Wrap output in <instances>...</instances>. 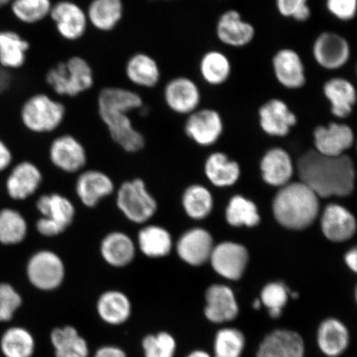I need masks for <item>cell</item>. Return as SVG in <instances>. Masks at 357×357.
Segmentation results:
<instances>
[{
    "mask_svg": "<svg viewBox=\"0 0 357 357\" xmlns=\"http://www.w3.org/2000/svg\"><path fill=\"white\" fill-rule=\"evenodd\" d=\"M144 104L142 93L131 87L105 86L97 93L98 117L111 140L126 153H138L146 146V137L135 126L132 116Z\"/></svg>",
    "mask_w": 357,
    "mask_h": 357,
    "instance_id": "cell-1",
    "label": "cell"
},
{
    "mask_svg": "<svg viewBox=\"0 0 357 357\" xmlns=\"http://www.w3.org/2000/svg\"><path fill=\"white\" fill-rule=\"evenodd\" d=\"M301 182L318 196L349 195L354 190L355 168L347 155L328 156L307 151L298 163Z\"/></svg>",
    "mask_w": 357,
    "mask_h": 357,
    "instance_id": "cell-2",
    "label": "cell"
},
{
    "mask_svg": "<svg viewBox=\"0 0 357 357\" xmlns=\"http://www.w3.org/2000/svg\"><path fill=\"white\" fill-rule=\"evenodd\" d=\"M44 84L57 99L74 100L95 88V71L86 58L73 55L49 67Z\"/></svg>",
    "mask_w": 357,
    "mask_h": 357,
    "instance_id": "cell-3",
    "label": "cell"
},
{
    "mask_svg": "<svg viewBox=\"0 0 357 357\" xmlns=\"http://www.w3.org/2000/svg\"><path fill=\"white\" fill-rule=\"evenodd\" d=\"M318 196L302 182L285 185L275 196L276 220L289 229H303L316 220L319 211Z\"/></svg>",
    "mask_w": 357,
    "mask_h": 357,
    "instance_id": "cell-4",
    "label": "cell"
},
{
    "mask_svg": "<svg viewBox=\"0 0 357 357\" xmlns=\"http://www.w3.org/2000/svg\"><path fill=\"white\" fill-rule=\"evenodd\" d=\"M20 113L22 124L29 132L49 134L63 126L67 108L63 100L47 92L39 91L26 98Z\"/></svg>",
    "mask_w": 357,
    "mask_h": 357,
    "instance_id": "cell-5",
    "label": "cell"
},
{
    "mask_svg": "<svg viewBox=\"0 0 357 357\" xmlns=\"http://www.w3.org/2000/svg\"><path fill=\"white\" fill-rule=\"evenodd\" d=\"M160 100L169 113L187 117L201 108L203 95L199 84L185 75L168 78L160 86Z\"/></svg>",
    "mask_w": 357,
    "mask_h": 357,
    "instance_id": "cell-6",
    "label": "cell"
},
{
    "mask_svg": "<svg viewBox=\"0 0 357 357\" xmlns=\"http://www.w3.org/2000/svg\"><path fill=\"white\" fill-rule=\"evenodd\" d=\"M48 20L58 38L68 43L82 41L89 30L86 8L74 0H56Z\"/></svg>",
    "mask_w": 357,
    "mask_h": 357,
    "instance_id": "cell-7",
    "label": "cell"
},
{
    "mask_svg": "<svg viewBox=\"0 0 357 357\" xmlns=\"http://www.w3.org/2000/svg\"><path fill=\"white\" fill-rule=\"evenodd\" d=\"M116 203L129 221L138 225L150 220L158 211V203L141 178L124 182L118 191Z\"/></svg>",
    "mask_w": 357,
    "mask_h": 357,
    "instance_id": "cell-8",
    "label": "cell"
},
{
    "mask_svg": "<svg viewBox=\"0 0 357 357\" xmlns=\"http://www.w3.org/2000/svg\"><path fill=\"white\" fill-rule=\"evenodd\" d=\"M311 52L317 66L328 71L345 68L352 54L349 41L333 31H324L317 36L312 43Z\"/></svg>",
    "mask_w": 357,
    "mask_h": 357,
    "instance_id": "cell-9",
    "label": "cell"
},
{
    "mask_svg": "<svg viewBox=\"0 0 357 357\" xmlns=\"http://www.w3.org/2000/svg\"><path fill=\"white\" fill-rule=\"evenodd\" d=\"M123 75L128 86L139 91H154L163 82L162 70L158 61L142 51L133 52L127 58Z\"/></svg>",
    "mask_w": 357,
    "mask_h": 357,
    "instance_id": "cell-10",
    "label": "cell"
},
{
    "mask_svg": "<svg viewBox=\"0 0 357 357\" xmlns=\"http://www.w3.org/2000/svg\"><path fill=\"white\" fill-rule=\"evenodd\" d=\"M26 275L35 288L50 291L60 287L63 282L66 275L64 262L54 252L43 250L29 259Z\"/></svg>",
    "mask_w": 357,
    "mask_h": 357,
    "instance_id": "cell-11",
    "label": "cell"
},
{
    "mask_svg": "<svg viewBox=\"0 0 357 357\" xmlns=\"http://www.w3.org/2000/svg\"><path fill=\"white\" fill-rule=\"evenodd\" d=\"M274 77L281 87L298 91L305 87L307 77L305 61L301 53L291 47H282L271 58Z\"/></svg>",
    "mask_w": 357,
    "mask_h": 357,
    "instance_id": "cell-12",
    "label": "cell"
},
{
    "mask_svg": "<svg viewBox=\"0 0 357 357\" xmlns=\"http://www.w3.org/2000/svg\"><path fill=\"white\" fill-rule=\"evenodd\" d=\"M258 122L267 135L287 136L298 123V117L288 102L280 98H271L259 107Z\"/></svg>",
    "mask_w": 357,
    "mask_h": 357,
    "instance_id": "cell-13",
    "label": "cell"
},
{
    "mask_svg": "<svg viewBox=\"0 0 357 357\" xmlns=\"http://www.w3.org/2000/svg\"><path fill=\"white\" fill-rule=\"evenodd\" d=\"M223 129L225 123L220 112L209 107H201L187 116L184 124L186 136L204 146L215 144L220 139Z\"/></svg>",
    "mask_w": 357,
    "mask_h": 357,
    "instance_id": "cell-14",
    "label": "cell"
},
{
    "mask_svg": "<svg viewBox=\"0 0 357 357\" xmlns=\"http://www.w3.org/2000/svg\"><path fill=\"white\" fill-rule=\"evenodd\" d=\"M216 37L222 45L231 48L249 46L256 38L257 30L251 22L243 19L238 10L222 12L216 22Z\"/></svg>",
    "mask_w": 357,
    "mask_h": 357,
    "instance_id": "cell-15",
    "label": "cell"
},
{
    "mask_svg": "<svg viewBox=\"0 0 357 357\" xmlns=\"http://www.w3.org/2000/svg\"><path fill=\"white\" fill-rule=\"evenodd\" d=\"M49 158L54 166L68 173L79 171L87 162L86 147L70 133L61 134L52 141Z\"/></svg>",
    "mask_w": 357,
    "mask_h": 357,
    "instance_id": "cell-16",
    "label": "cell"
},
{
    "mask_svg": "<svg viewBox=\"0 0 357 357\" xmlns=\"http://www.w3.org/2000/svg\"><path fill=\"white\" fill-rule=\"evenodd\" d=\"M355 141L354 132L349 125L342 122H331L319 125L314 131L315 151L328 156L345 154Z\"/></svg>",
    "mask_w": 357,
    "mask_h": 357,
    "instance_id": "cell-17",
    "label": "cell"
},
{
    "mask_svg": "<svg viewBox=\"0 0 357 357\" xmlns=\"http://www.w3.org/2000/svg\"><path fill=\"white\" fill-rule=\"evenodd\" d=\"M322 93L334 118L346 119L354 113L357 91L351 79L339 75L329 78L323 84Z\"/></svg>",
    "mask_w": 357,
    "mask_h": 357,
    "instance_id": "cell-18",
    "label": "cell"
},
{
    "mask_svg": "<svg viewBox=\"0 0 357 357\" xmlns=\"http://www.w3.org/2000/svg\"><path fill=\"white\" fill-rule=\"evenodd\" d=\"M84 8L89 29L101 34L114 32L124 19L123 0H89Z\"/></svg>",
    "mask_w": 357,
    "mask_h": 357,
    "instance_id": "cell-19",
    "label": "cell"
},
{
    "mask_svg": "<svg viewBox=\"0 0 357 357\" xmlns=\"http://www.w3.org/2000/svg\"><path fill=\"white\" fill-rule=\"evenodd\" d=\"M211 259L218 274L229 280H238L247 266L248 253L243 245L223 243L213 248Z\"/></svg>",
    "mask_w": 357,
    "mask_h": 357,
    "instance_id": "cell-20",
    "label": "cell"
},
{
    "mask_svg": "<svg viewBox=\"0 0 357 357\" xmlns=\"http://www.w3.org/2000/svg\"><path fill=\"white\" fill-rule=\"evenodd\" d=\"M305 342L300 334L278 329L263 339L257 357H305Z\"/></svg>",
    "mask_w": 357,
    "mask_h": 357,
    "instance_id": "cell-21",
    "label": "cell"
},
{
    "mask_svg": "<svg viewBox=\"0 0 357 357\" xmlns=\"http://www.w3.org/2000/svg\"><path fill=\"white\" fill-rule=\"evenodd\" d=\"M205 298L207 306L204 314L211 323L230 322L238 315V305L233 290L225 285H212L207 290Z\"/></svg>",
    "mask_w": 357,
    "mask_h": 357,
    "instance_id": "cell-22",
    "label": "cell"
},
{
    "mask_svg": "<svg viewBox=\"0 0 357 357\" xmlns=\"http://www.w3.org/2000/svg\"><path fill=\"white\" fill-rule=\"evenodd\" d=\"M213 238L207 231L196 229L183 234L176 245V252L183 261L192 266H201L211 257Z\"/></svg>",
    "mask_w": 357,
    "mask_h": 357,
    "instance_id": "cell-23",
    "label": "cell"
},
{
    "mask_svg": "<svg viewBox=\"0 0 357 357\" xmlns=\"http://www.w3.org/2000/svg\"><path fill=\"white\" fill-rule=\"evenodd\" d=\"M32 44L13 30L0 31V66L8 70L22 68L29 60Z\"/></svg>",
    "mask_w": 357,
    "mask_h": 357,
    "instance_id": "cell-24",
    "label": "cell"
},
{
    "mask_svg": "<svg viewBox=\"0 0 357 357\" xmlns=\"http://www.w3.org/2000/svg\"><path fill=\"white\" fill-rule=\"evenodd\" d=\"M114 184L105 173L89 169L80 175L75 185V191L84 206L96 207L102 199L113 193Z\"/></svg>",
    "mask_w": 357,
    "mask_h": 357,
    "instance_id": "cell-25",
    "label": "cell"
},
{
    "mask_svg": "<svg viewBox=\"0 0 357 357\" xmlns=\"http://www.w3.org/2000/svg\"><path fill=\"white\" fill-rule=\"evenodd\" d=\"M198 70L204 83L211 87H220L230 79L233 64L225 52L211 49L201 56Z\"/></svg>",
    "mask_w": 357,
    "mask_h": 357,
    "instance_id": "cell-26",
    "label": "cell"
},
{
    "mask_svg": "<svg viewBox=\"0 0 357 357\" xmlns=\"http://www.w3.org/2000/svg\"><path fill=\"white\" fill-rule=\"evenodd\" d=\"M42 181V172L36 165L29 162H21L13 169L8 177V194L13 199H26L38 190Z\"/></svg>",
    "mask_w": 357,
    "mask_h": 357,
    "instance_id": "cell-27",
    "label": "cell"
},
{
    "mask_svg": "<svg viewBox=\"0 0 357 357\" xmlns=\"http://www.w3.org/2000/svg\"><path fill=\"white\" fill-rule=\"evenodd\" d=\"M321 226L326 238L338 243L352 238L356 229L354 216L337 204H330L326 208Z\"/></svg>",
    "mask_w": 357,
    "mask_h": 357,
    "instance_id": "cell-28",
    "label": "cell"
},
{
    "mask_svg": "<svg viewBox=\"0 0 357 357\" xmlns=\"http://www.w3.org/2000/svg\"><path fill=\"white\" fill-rule=\"evenodd\" d=\"M100 253L111 266L121 268L130 264L136 256V245L123 231H112L102 240Z\"/></svg>",
    "mask_w": 357,
    "mask_h": 357,
    "instance_id": "cell-29",
    "label": "cell"
},
{
    "mask_svg": "<svg viewBox=\"0 0 357 357\" xmlns=\"http://www.w3.org/2000/svg\"><path fill=\"white\" fill-rule=\"evenodd\" d=\"M317 342L325 356L337 357L349 346V331L341 321L336 319H326L319 325Z\"/></svg>",
    "mask_w": 357,
    "mask_h": 357,
    "instance_id": "cell-30",
    "label": "cell"
},
{
    "mask_svg": "<svg viewBox=\"0 0 357 357\" xmlns=\"http://www.w3.org/2000/svg\"><path fill=\"white\" fill-rule=\"evenodd\" d=\"M96 309L105 323L121 325L130 318L132 303L124 293L119 290H109L101 294L97 301Z\"/></svg>",
    "mask_w": 357,
    "mask_h": 357,
    "instance_id": "cell-31",
    "label": "cell"
},
{
    "mask_svg": "<svg viewBox=\"0 0 357 357\" xmlns=\"http://www.w3.org/2000/svg\"><path fill=\"white\" fill-rule=\"evenodd\" d=\"M37 208L42 218L54 223L65 231L73 222L75 208L71 201L59 194L44 195L37 202Z\"/></svg>",
    "mask_w": 357,
    "mask_h": 357,
    "instance_id": "cell-32",
    "label": "cell"
},
{
    "mask_svg": "<svg viewBox=\"0 0 357 357\" xmlns=\"http://www.w3.org/2000/svg\"><path fill=\"white\" fill-rule=\"evenodd\" d=\"M264 181L271 185H285L293 175V165L289 154L275 147L268 151L261 164Z\"/></svg>",
    "mask_w": 357,
    "mask_h": 357,
    "instance_id": "cell-33",
    "label": "cell"
},
{
    "mask_svg": "<svg viewBox=\"0 0 357 357\" xmlns=\"http://www.w3.org/2000/svg\"><path fill=\"white\" fill-rule=\"evenodd\" d=\"M50 338L56 357H88L89 355L86 339L71 326L55 328Z\"/></svg>",
    "mask_w": 357,
    "mask_h": 357,
    "instance_id": "cell-34",
    "label": "cell"
},
{
    "mask_svg": "<svg viewBox=\"0 0 357 357\" xmlns=\"http://www.w3.org/2000/svg\"><path fill=\"white\" fill-rule=\"evenodd\" d=\"M137 244L144 255L160 258L168 255L172 248V238L162 227L149 225L142 227L137 235Z\"/></svg>",
    "mask_w": 357,
    "mask_h": 357,
    "instance_id": "cell-35",
    "label": "cell"
},
{
    "mask_svg": "<svg viewBox=\"0 0 357 357\" xmlns=\"http://www.w3.org/2000/svg\"><path fill=\"white\" fill-rule=\"evenodd\" d=\"M35 347L33 334L19 326L7 328L0 337V351L4 357H32Z\"/></svg>",
    "mask_w": 357,
    "mask_h": 357,
    "instance_id": "cell-36",
    "label": "cell"
},
{
    "mask_svg": "<svg viewBox=\"0 0 357 357\" xmlns=\"http://www.w3.org/2000/svg\"><path fill=\"white\" fill-rule=\"evenodd\" d=\"M53 3V0H13L10 6L17 21L33 26L48 20Z\"/></svg>",
    "mask_w": 357,
    "mask_h": 357,
    "instance_id": "cell-37",
    "label": "cell"
},
{
    "mask_svg": "<svg viewBox=\"0 0 357 357\" xmlns=\"http://www.w3.org/2000/svg\"><path fill=\"white\" fill-rule=\"evenodd\" d=\"M207 176L216 186H229L238 181L239 166L227 158L225 154L216 153L209 156L206 167Z\"/></svg>",
    "mask_w": 357,
    "mask_h": 357,
    "instance_id": "cell-38",
    "label": "cell"
},
{
    "mask_svg": "<svg viewBox=\"0 0 357 357\" xmlns=\"http://www.w3.org/2000/svg\"><path fill=\"white\" fill-rule=\"evenodd\" d=\"M28 234V223L20 212L12 208L0 211V243L16 245Z\"/></svg>",
    "mask_w": 357,
    "mask_h": 357,
    "instance_id": "cell-39",
    "label": "cell"
},
{
    "mask_svg": "<svg viewBox=\"0 0 357 357\" xmlns=\"http://www.w3.org/2000/svg\"><path fill=\"white\" fill-rule=\"evenodd\" d=\"M245 342L244 335L238 329L218 330L213 342L214 357H241Z\"/></svg>",
    "mask_w": 357,
    "mask_h": 357,
    "instance_id": "cell-40",
    "label": "cell"
},
{
    "mask_svg": "<svg viewBox=\"0 0 357 357\" xmlns=\"http://www.w3.org/2000/svg\"><path fill=\"white\" fill-rule=\"evenodd\" d=\"M226 217L227 222L236 227H254L260 222L256 205L242 196H235L231 199Z\"/></svg>",
    "mask_w": 357,
    "mask_h": 357,
    "instance_id": "cell-41",
    "label": "cell"
},
{
    "mask_svg": "<svg viewBox=\"0 0 357 357\" xmlns=\"http://www.w3.org/2000/svg\"><path fill=\"white\" fill-rule=\"evenodd\" d=\"M183 206L190 218L201 220L206 217L212 211V196L202 186H190L183 195Z\"/></svg>",
    "mask_w": 357,
    "mask_h": 357,
    "instance_id": "cell-42",
    "label": "cell"
},
{
    "mask_svg": "<svg viewBox=\"0 0 357 357\" xmlns=\"http://www.w3.org/2000/svg\"><path fill=\"white\" fill-rule=\"evenodd\" d=\"M145 357H174L176 342L172 335L167 332L147 335L142 342Z\"/></svg>",
    "mask_w": 357,
    "mask_h": 357,
    "instance_id": "cell-43",
    "label": "cell"
},
{
    "mask_svg": "<svg viewBox=\"0 0 357 357\" xmlns=\"http://www.w3.org/2000/svg\"><path fill=\"white\" fill-rule=\"evenodd\" d=\"M275 8L284 19L305 22L312 17L309 0H275Z\"/></svg>",
    "mask_w": 357,
    "mask_h": 357,
    "instance_id": "cell-44",
    "label": "cell"
},
{
    "mask_svg": "<svg viewBox=\"0 0 357 357\" xmlns=\"http://www.w3.org/2000/svg\"><path fill=\"white\" fill-rule=\"evenodd\" d=\"M22 303V296L15 287L0 283V323L10 322Z\"/></svg>",
    "mask_w": 357,
    "mask_h": 357,
    "instance_id": "cell-45",
    "label": "cell"
},
{
    "mask_svg": "<svg viewBox=\"0 0 357 357\" xmlns=\"http://www.w3.org/2000/svg\"><path fill=\"white\" fill-rule=\"evenodd\" d=\"M289 290L284 284L271 283L263 289L261 302L268 310H282L287 305Z\"/></svg>",
    "mask_w": 357,
    "mask_h": 357,
    "instance_id": "cell-46",
    "label": "cell"
},
{
    "mask_svg": "<svg viewBox=\"0 0 357 357\" xmlns=\"http://www.w3.org/2000/svg\"><path fill=\"white\" fill-rule=\"evenodd\" d=\"M326 10L333 19L348 22L355 20L357 13V0H326Z\"/></svg>",
    "mask_w": 357,
    "mask_h": 357,
    "instance_id": "cell-47",
    "label": "cell"
},
{
    "mask_svg": "<svg viewBox=\"0 0 357 357\" xmlns=\"http://www.w3.org/2000/svg\"><path fill=\"white\" fill-rule=\"evenodd\" d=\"M93 357H127V355L120 347L104 346L96 351Z\"/></svg>",
    "mask_w": 357,
    "mask_h": 357,
    "instance_id": "cell-48",
    "label": "cell"
},
{
    "mask_svg": "<svg viewBox=\"0 0 357 357\" xmlns=\"http://www.w3.org/2000/svg\"><path fill=\"white\" fill-rule=\"evenodd\" d=\"M12 158L13 155L10 149L0 139V172L10 167Z\"/></svg>",
    "mask_w": 357,
    "mask_h": 357,
    "instance_id": "cell-49",
    "label": "cell"
},
{
    "mask_svg": "<svg viewBox=\"0 0 357 357\" xmlns=\"http://www.w3.org/2000/svg\"><path fill=\"white\" fill-rule=\"evenodd\" d=\"M12 82L10 71L0 66V93L6 92L11 86Z\"/></svg>",
    "mask_w": 357,
    "mask_h": 357,
    "instance_id": "cell-50",
    "label": "cell"
},
{
    "mask_svg": "<svg viewBox=\"0 0 357 357\" xmlns=\"http://www.w3.org/2000/svg\"><path fill=\"white\" fill-rule=\"evenodd\" d=\"M346 262L350 269L356 272L357 270V251L356 249L351 250L347 254Z\"/></svg>",
    "mask_w": 357,
    "mask_h": 357,
    "instance_id": "cell-51",
    "label": "cell"
},
{
    "mask_svg": "<svg viewBox=\"0 0 357 357\" xmlns=\"http://www.w3.org/2000/svg\"><path fill=\"white\" fill-rule=\"evenodd\" d=\"M187 357H212L208 352L202 350H196L192 351L191 354Z\"/></svg>",
    "mask_w": 357,
    "mask_h": 357,
    "instance_id": "cell-52",
    "label": "cell"
},
{
    "mask_svg": "<svg viewBox=\"0 0 357 357\" xmlns=\"http://www.w3.org/2000/svg\"><path fill=\"white\" fill-rule=\"evenodd\" d=\"M282 314V310H269V315L272 319H278Z\"/></svg>",
    "mask_w": 357,
    "mask_h": 357,
    "instance_id": "cell-53",
    "label": "cell"
},
{
    "mask_svg": "<svg viewBox=\"0 0 357 357\" xmlns=\"http://www.w3.org/2000/svg\"><path fill=\"white\" fill-rule=\"evenodd\" d=\"M13 0H0V8L6 7L10 4Z\"/></svg>",
    "mask_w": 357,
    "mask_h": 357,
    "instance_id": "cell-54",
    "label": "cell"
},
{
    "mask_svg": "<svg viewBox=\"0 0 357 357\" xmlns=\"http://www.w3.org/2000/svg\"><path fill=\"white\" fill-rule=\"evenodd\" d=\"M261 301L256 300L255 301H254V303H253L254 309H255V310L261 309Z\"/></svg>",
    "mask_w": 357,
    "mask_h": 357,
    "instance_id": "cell-55",
    "label": "cell"
},
{
    "mask_svg": "<svg viewBox=\"0 0 357 357\" xmlns=\"http://www.w3.org/2000/svg\"><path fill=\"white\" fill-rule=\"evenodd\" d=\"M149 1H151V2H172V1H175V0H149Z\"/></svg>",
    "mask_w": 357,
    "mask_h": 357,
    "instance_id": "cell-56",
    "label": "cell"
}]
</instances>
